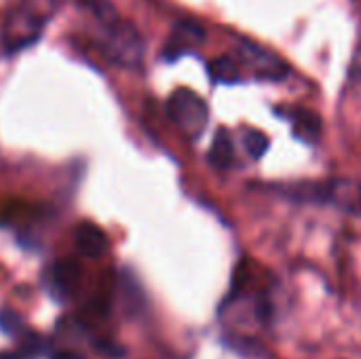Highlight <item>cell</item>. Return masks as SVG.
I'll list each match as a JSON object with an SVG mask.
<instances>
[{
  "label": "cell",
  "instance_id": "1",
  "mask_svg": "<svg viewBox=\"0 0 361 359\" xmlns=\"http://www.w3.org/2000/svg\"><path fill=\"white\" fill-rule=\"evenodd\" d=\"M264 190L292 203L326 205L343 214L361 218V182L351 178H330V180H302V182H281L264 184Z\"/></svg>",
  "mask_w": 361,
  "mask_h": 359
},
{
  "label": "cell",
  "instance_id": "2",
  "mask_svg": "<svg viewBox=\"0 0 361 359\" xmlns=\"http://www.w3.org/2000/svg\"><path fill=\"white\" fill-rule=\"evenodd\" d=\"M55 11V0H21L15 11L8 13L2 30V42L6 53H17L34 44L44 23Z\"/></svg>",
  "mask_w": 361,
  "mask_h": 359
},
{
  "label": "cell",
  "instance_id": "3",
  "mask_svg": "<svg viewBox=\"0 0 361 359\" xmlns=\"http://www.w3.org/2000/svg\"><path fill=\"white\" fill-rule=\"evenodd\" d=\"M102 51L112 63L123 68H140L144 57V40L131 21L118 19L104 28Z\"/></svg>",
  "mask_w": 361,
  "mask_h": 359
},
{
  "label": "cell",
  "instance_id": "4",
  "mask_svg": "<svg viewBox=\"0 0 361 359\" xmlns=\"http://www.w3.org/2000/svg\"><path fill=\"white\" fill-rule=\"evenodd\" d=\"M167 114L190 140H197L209 121V108L201 95L190 89H176L167 99Z\"/></svg>",
  "mask_w": 361,
  "mask_h": 359
},
{
  "label": "cell",
  "instance_id": "5",
  "mask_svg": "<svg viewBox=\"0 0 361 359\" xmlns=\"http://www.w3.org/2000/svg\"><path fill=\"white\" fill-rule=\"evenodd\" d=\"M239 57H241L243 63H247L254 70L258 80L279 83V80H286V76L290 74V66L279 55H275L273 51L262 49L260 44L243 40L239 44Z\"/></svg>",
  "mask_w": 361,
  "mask_h": 359
},
{
  "label": "cell",
  "instance_id": "6",
  "mask_svg": "<svg viewBox=\"0 0 361 359\" xmlns=\"http://www.w3.org/2000/svg\"><path fill=\"white\" fill-rule=\"evenodd\" d=\"M203 40H205V30L199 21L180 19L171 30V36L163 49V57L167 61H176L182 55L190 53L192 49H197L199 44H203Z\"/></svg>",
  "mask_w": 361,
  "mask_h": 359
},
{
  "label": "cell",
  "instance_id": "7",
  "mask_svg": "<svg viewBox=\"0 0 361 359\" xmlns=\"http://www.w3.org/2000/svg\"><path fill=\"white\" fill-rule=\"evenodd\" d=\"M277 116H283L292 123V133L298 142L302 144H317L324 131V121L315 110L309 108H277L275 110Z\"/></svg>",
  "mask_w": 361,
  "mask_h": 359
},
{
  "label": "cell",
  "instance_id": "8",
  "mask_svg": "<svg viewBox=\"0 0 361 359\" xmlns=\"http://www.w3.org/2000/svg\"><path fill=\"white\" fill-rule=\"evenodd\" d=\"M74 243L87 258H102L108 252V237L93 222H80L74 229Z\"/></svg>",
  "mask_w": 361,
  "mask_h": 359
},
{
  "label": "cell",
  "instance_id": "9",
  "mask_svg": "<svg viewBox=\"0 0 361 359\" xmlns=\"http://www.w3.org/2000/svg\"><path fill=\"white\" fill-rule=\"evenodd\" d=\"M209 163L216 167V169H231L235 165V146H233V138L231 133L220 127L216 131V138L212 142V148H209Z\"/></svg>",
  "mask_w": 361,
  "mask_h": 359
},
{
  "label": "cell",
  "instance_id": "10",
  "mask_svg": "<svg viewBox=\"0 0 361 359\" xmlns=\"http://www.w3.org/2000/svg\"><path fill=\"white\" fill-rule=\"evenodd\" d=\"M207 72H209L212 83H216V85H235V83L241 80L239 66L228 55H222V57L212 59L209 66H207Z\"/></svg>",
  "mask_w": 361,
  "mask_h": 359
},
{
  "label": "cell",
  "instance_id": "11",
  "mask_svg": "<svg viewBox=\"0 0 361 359\" xmlns=\"http://www.w3.org/2000/svg\"><path fill=\"white\" fill-rule=\"evenodd\" d=\"M51 275H53V286L59 292L72 294L76 290L78 281H80V267L74 260H61V262H57L53 267Z\"/></svg>",
  "mask_w": 361,
  "mask_h": 359
},
{
  "label": "cell",
  "instance_id": "12",
  "mask_svg": "<svg viewBox=\"0 0 361 359\" xmlns=\"http://www.w3.org/2000/svg\"><path fill=\"white\" fill-rule=\"evenodd\" d=\"M243 148H245V152L250 154V159L260 161V159L269 152L271 140H269L267 133H262V131H258V129H247V131L243 133Z\"/></svg>",
  "mask_w": 361,
  "mask_h": 359
},
{
  "label": "cell",
  "instance_id": "13",
  "mask_svg": "<svg viewBox=\"0 0 361 359\" xmlns=\"http://www.w3.org/2000/svg\"><path fill=\"white\" fill-rule=\"evenodd\" d=\"M42 347H44V341L38 336V334H25L23 339H21V347H19V353H21V358H36L40 351H42Z\"/></svg>",
  "mask_w": 361,
  "mask_h": 359
},
{
  "label": "cell",
  "instance_id": "14",
  "mask_svg": "<svg viewBox=\"0 0 361 359\" xmlns=\"http://www.w3.org/2000/svg\"><path fill=\"white\" fill-rule=\"evenodd\" d=\"M0 330L4 334H17L21 330V317L17 313H13L11 309H2L0 311Z\"/></svg>",
  "mask_w": 361,
  "mask_h": 359
},
{
  "label": "cell",
  "instance_id": "15",
  "mask_svg": "<svg viewBox=\"0 0 361 359\" xmlns=\"http://www.w3.org/2000/svg\"><path fill=\"white\" fill-rule=\"evenodd\" d=\"M95 349L110 359H121L125 355V349L118 347V345H114V343H110V341H97L95 343Z\"/></svg>",
  "mask_w": 361,
  "mask_h": 359
},
{
  "label": "cell",
  "instance_id": "16",
  "mask_svg": "<svg viewBox=\"0 0 361 359\" xmlns=\"http://www.w3.org/2000/svg\"><path fill=\"white\" fill-rule=\"evenodd\" d=\"M51 359H85L80 353H76V351H68V349H63V351H55Z\"/></svg>",
  "mask_w": 361,
  "mask_h": 359
},
{
  "label": "cell",
  "instance_id": "17",
  "mask_svg": "<svg viewBox=\"0 0 361 359\" xmlns=\"http://www.w3.org/2000/svg\"><path fill=\"white\" fill-rule=\"evenodd\" d=\"M0 359H23L21 353H0Z\"/></svg>",
  "mask_w": 361,
  "mask_h": 359
}]
</instances>
